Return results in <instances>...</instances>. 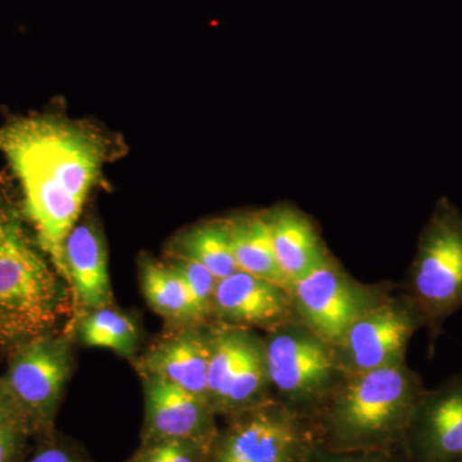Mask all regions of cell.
<instances>
[{"label":"cell","mask_w":462,"mask_h":462,"mask_svg":"<svg viewBox=\"0 0 462 462\" xmlns=\"http://www.w3.org/2000/svg\"><path fill=\"white\" fill-rule=\"evenodd\" d=\"M294 312L289 289L240 270L215 288L212 314L227 324L276 329L291 322Z\"/></svg>","instance_id":"obj_12"},{"label":"cell","mask_w":462,"mask_h":462,"mask_svg":"<svg viewBox=\"0 0 462 462\" xmlns=\"http://www.w3.org/2000/svg\"><path fill=\"white\" fill-rule=\"evenodd\" d=\"M29 462H81L60 447L48 446L39 449Z\"/></svg>","instance_id":"obj_25"},{"label":"cell","mask_w":462,"mask_h":462,"mask_svg":"<svg viewBox=\"0 0 462 462\" xmlns=\"http://www.w3.org/2000/svg\"><path fill=\"white\" fill-rule=\"evenodd\" d=\"M302 449L296 418L279 404L258 402L216 438L207 462H297Z\"/></svg>","instance_id":"obj_9"},{"label":"cell","mask_w":462,"mask_h":462,"mask_svg":"<svg viewBox=\"0 0 462 462\" xmlns=\"http://www.w3.org/2000/svg\"><path fill=\"white\" fill-rule=\"evenodd\" d=\"M427 327L424 315L410 297L380 300L346 330L336 346L345 375L404 363L416 330Z\"/></svg>","instance_id":"obj_7"},{"label":"cell","mask_w":462,"mask_h":462,"mask_svg":"<svg viewBox=\"0 0 462 462\" xmlns=\"http://www.w3.org/2000/svg\"><path fill=\"white\" fill-rule=\"evenodd\" d=\"M406 434L418 462L462 460V374L425 391Z\"/></svg>","instance_id":"obj_11"},{"label":"cell","mask_w":462,"mask_h":462,"mask_svg":"<svg viewBox=\"0 0 462 462\" xmlns=\"http://www.w3.org/2000/svg\"><path fill=\"white\" fill-rule=\"evenodd\" d=\"M170 256L189 258L207 267L216 278L239 272L231 247L229 218L207 221L176 238Z\"/></svg>","instance_id":"obj_18"},{"label":"cell","mask_w":462,"mask_h":462,"mask_svg":"<svg viewBox=\"0 0 462 462\" xmlns=\"http://www.w3.org/2000/svg\"><path fill=\"white\" fill-rule=\"evenodd\" d=\"M291 293L300 324L334 348L352 324L380 300L369 288L346 275L331 257L293 282Z\"/></svg>","instance_id":"obj_8"},{"label":"cell","mask_w":462,"mask_h":462,"mask_svg":"<svg viewBox=\"0 0 462 462\" xmlns=\"http://www.w3.org/2000/svg\"><path fill=\"white\" fill-rule=\"evenodd\" d=\"M167 264L184 279L197 311L202 321H205L212 314L215 288L218 279L207 267L189 258L170 256V263Z\"/></svg>","instance_id":"obj_21"},{"label":"cell","mask_w":462,"mask_h":462,"mask_svg":"<svg viewBox=\"0 0 462 462\" xmlns=\"http://www.w3.org/2000/svg\"><path fill=\"white\" fill-rule=\"evenodd\" d=\"M67 291L23 207L0 187V348L54 333Z\"/></svg>","instance_id":"obj_2"},{"label":"cell","mask_w":462,"mask_h":462,"mask_svg":"<svg viewBox=\"0 0 462 462\" xmlns=\"http://www.w3.org/2000/svg\"><path fill=\"white\" fill-rule=\"evenodd\" d=\"M79 339L85 346L111 349L129 357L138 349L139 329L130 316L108 306L81 316Z\"/></svg>","instance_id":"obj_19"},{"label":"cell","mask_w":462,"mask_h":462,"mask_svg":"<svg viewBox=\"0 0 462 462\" xmlns=\"http://www.w3.org/2000/svg\"><path fill=\"white\" fill-rule=\"evenodd\" d=\"M111 153L98 130L60 116H17L0 124V154L20 185L23 215L65 284L67 236Z\"/></svg>","instance_id":"obj_1"},{"label":"cell","mask_w":462,"mask_h":462,"mask_svg":"<svg viewBox=\"0 0 462 462\" xmlns=\"http://www.w3.org/2000/svg\"><path fill=\"white\" fill-rule=\"evenodd\" d=\"M144 379L145 425L143 443L187 440L211 451L214 410L203 398L165 380Z\"/></svg>","instance_id":"obj_10"},{"label":"cell","mask_w":462,"mask_h":462,"mask_svg":"<svg viewBox=\"0 0 462 462\" xmlns=\"http://www.w3.org/2000/svg\"><path fill=\"white\" fill-rule=\"evenodd\" d=\"M409 291L433 334L462 307V214L446 197L419 236Z\"/></svg>","instance_id":"obj_4"},{"label":"cell","mask_w":462,"mask_h":462,"mask_svg":"<svg viewBox=\"0 0 462 462\" xmlns=\"http://www.w3.org/2000/svg\"><path fill=\"white\" fill-rule=\"evenodd\" d=\"M276 261L291 284L329 260V252L309 216L291 205L264 211Z\"/></svg>","instance_id":"obj_15"},{"label":"cell","mask_w":462,"mask_h":462,"mask_svg":"<svg viewBox=\"0 0 462 462\" xmlns=\"http://www.w3.org/2000/svg\"><path fill=\"white\" fill-rule=\"evenodd\" d=\"M334 462H387V460H385V458L380 455L366 454L361 456H354V457L340 458V460Z\"/></svg>","instance_id":"obj_26"},{"label":"cell","mask_w":462,"mask_h":462,"mask_svg":"<svg viewBox=\"0 0 462 462\" xmlns=\"http://www.w3.org/2000/svg\"><path fill=\"white\" fill-rule=\"evenodd\" d=\"M231 247L240 272L275 282L291 291V282L282 272L263 212L229 218Z\"/></svg>","instance_id":"obj_16"},{"label":"cell","mask_w":462,"mask_h":462,"mask_svg":"<svg viewBox=\"0 0 462 462\" xmlns=\"http://www.w3.org/2000/svg\"><path fill=\"white\" fill-rule=\"evenodd\" d=\"M457 462H462V460H460V461H457Z\"/></svg>","instance_id":"obj_27"},{"label":"cell","mask_w":462,"mask_h":462,"mask_svg":"<svg viewBox=\"0 0 462 462\" xmlns=\"http://www.w3.org/2000/svg\"><path fill=\"white\" fill-rule=\"evenodd\" d=\"M69 339L42 334L8 349L2 378L32 433L50 431L72 373Z\"/></svg>","instance_id":"obj_5"},{"label":"cell","mask_w":462,"mask_h":462,"mask_svg":"<svg viewBox=\"0 0 462 462\" xmlns=\"http://www.w3.org/2000/svg\"><path fill=\"white\" fill-rule=\"evenodd\" d=\"M263 348L269 382L297 402L327 396L345 376L334 346L305 325L276 328Z\"/></svg>","instance_id":"obj_6"},{"label":"cell","mask_w":462,"mask_h":462,"mask_svg":"<svg viewBox=\"0 0 462 462\" xmlns=\"http://www.w3.org/2000/svg\"><path fill=\"white\" fill-rule=\"evenodd\" d=\"M333 391L331 436L339 445L360 449L406 434L425 393L420 376L404 363L349 374Z\"/></svg>","instance_id":"obj_3"},{"label":"cell","mask_w":462,"mask_h":462,"mask_svg":"<svg viewBox=\"0 0 462 462\" xmlns=\"http://www.w3.org/2000/svg\"><path fill=\"white\" fill-rule=\"evenodd\" d=\"M30 430L23 425L0 427V462H16Z\"/></svg>","instance_id":"obj_23"},{"label":"cell","mask_w":462,"mask_h":462,"mask_svg":"<svg viewBox=\"0 0 462 462\" xmlns=\"http://www.w3.org/2000/svg\"><path fill=\"white\" fill-rule=\"evenodd\" d=\"M269 382L263 345L251 336L216 412L238 413L260 402Z\"/></svg>","instance_id":"obj_20"},{"label":"cell","mask_w":462,"mask_h":462,"mask_svg":"<svg viewBox=\"0 0 462 462\" xmlns=\"http://www.w3.org/2000/svg\"><path fill=\"white\" fill-rule=\"evenodd\" d=\"M211 357V334L184 327L143 356L138 369L143 378L165 380L207 401Z\"/></svg>","instance_id":"obj_13"},{"label":"cell","mask_w":462,"mask_h":462,"mask_svg":"<svg viewBox=\"0 0 462 462\" xmlns=\"http://www.w3.org/2000/svg\"><path fill=\"white\" fill-rule=\"evenodd\" d=\"M208 449L187 440H156L143 443L129 462H205Z\"/></svg>","instance_id":"obj_22"},{"label":"cell","mask_w":462,"mask_h":462,"mask_svg":"<svg viewBox=\"0 0 462 462\" xmlns=\"http://www.w3.org/2000/svg\"><path fill=\"white\" fill-rule=\"evenodd\" d=\"M2 425H23L30 430L23 412L9 394L5 382L0 378V427ZM32 433V430H30Z\"/></svg>","instance_id":"obj_24"},{"label":"cell","mask_w":462,"mask_h":462,"mask_svg":"<svg viewBox=\"0 0 462 462\" xmlns=\"http://www.w3.org/2000/svg\"><path fill=\"white\" fill-rule=\"evenodd\" d=\"M141 285L149 307L166 320L184 327L202 322L184 279L170 264L145 260L141 267Z\"/></svg>","instance_id":"obj_17"},{"label":"cell","mask_w":462,"mask_h":462,"mask_svg":"<svg viewBox=\"0 0 462 462\" xmlns=\"http://www.w3.org/2000/svg\"><path fill=\"white\" fill-rule=\"evenodd\" d=\"M66 284L83 315L112 305L108 256L105 240L91 221L76 224L65 243Z\"/></svg>","instance_id":"obj_14"}]
</instances>
